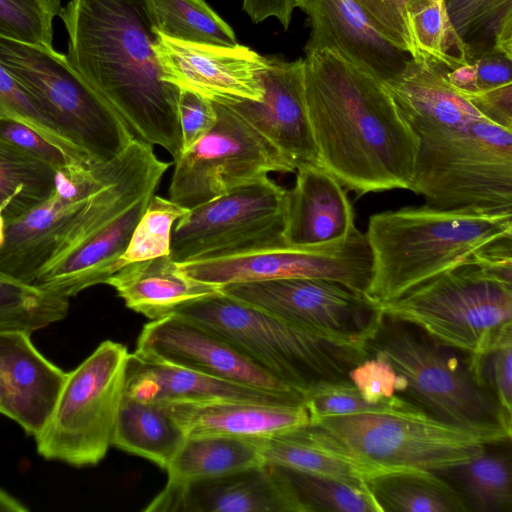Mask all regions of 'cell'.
Returning <instances> with one entry per match:
<instances>
[{
  "instance_id": "1",
  "label": "cell",
  "mask_w": 512,
  "mask_h": 512,
  "mask_svg": "<svg viewBox=\"0 0 512 512\" xmlns=\"http://www.w3.org/2000/svg\"><path fill=\"white\" fill-rule=\"evenodd\" d=\"M447 70L411 57L385 84L418 139L410 190L440 209L512 212V130L484 116Z\"/></svg>"
},
{
  "instance_id": "2",
  "label": "cell",
  "mask_w": 512,
  "mask_h": 512,
  "mask_svg": "<svg viewBox=\"0 0 512 512\" xmlns=\"http://www.w3.org/2000/svg\"><path fill=\"white\" fill-rule=\"evenodd\" d=\"M303 59L319 165L357 197L410 190L418 139L385 85L328 50Z\"/></svg>"
},
{
  "instance_id": "3",
  "label": "cell",
  "mask_w": 512,
  "mask_h": 512,
  "mask_svg": "<svg viewBox=\"0 0 512 512\" xmlns=\"http://www.w3.org/2000/svg\"><path fill=\"white\" fill-rule=\"evenodd\" d=\"M67 57L126 122L135 139L183 153L180 89L165 82L154 51L157 31L142 0H70L59 16Z\"/></svg>"
},
{
  "instance_id": "4",
  "label": "cell",
  "mask_w": 512,
  "mask_h": 512,
  "mask_svg": "<svg viewBox=\"0 0 512 512\" xmlns=\"http://www.w3.org/2000/svg\"><path fill=\"white\" fill-rule=\"evenodd\" d=\"M366 295L392 301L492 243L512 236V212L408 206L370 216Z\"/></svg>"
},
{
  "instance_id": "5",
  "label": "cell",
  "mask_w": 512,
  "mask_h": 512,
  "mask_svg": "<svg viewBox=\"0 0 512 512\" xmlns=\"http://www.w3.org/2000/svg\"><path fill=\"white\" fill-rule=\"evenodd\" d=\"M364 349L367 357L380 356L391 364L403 380V397L428 416L486 444L510 442L512 415L476 380L469 354L383 313Z\"/></svg>"
},
{
  "instance_id": "6",
  "label": "cell",
  "mask_w": 512,
  "mask_h": 512,
  "mask_svg": "<svg viewBox=\"0 0 512 512\" xmlns=\"http://www.w3.org/2000/svg\"><path fill=\"white\" fill-rule=\"evenodd\" d=\"M379 307L438 342L467 354L479 351L512 326V236Z\"/></svg>"
},
{
  "instance_id": "7",
  "label": "cell",
  "mask_w": 512,
  "mask_h": 512,
  "mask_svg": "<svg viewBox=\"0 0 512 512\" xmlns=\"http://www.w3.org/2000/svg\"><path fill=\"white\" fill-rule=\"evenodd\" d=\"M171 313L220 335L303 398L321 384L350 381L349 371L367 357L360 343L290 322L221 290Z\"/></svg>"
},
{
  "instance_id": "8",
  "label": "cell",
  "mask_w": 512,
  "mask_h": 512,
  "mask_svg": "<svg viewBox=\"0 0 512 512\" xmlns=\"http://www.w3.org/2000/svg\"><path fill=\"white\" fill-rule=\"evenodd\" d=\"M0 63L94 162H111L135 139L108 101L53 46L0 36Z\"/></svg>"
},
{
  "instance_id": "9",
  "label": "cell",
  "mask_w": 512,
  "mask_h": 512,
  "mask_svg": "<svg viewBox=\"0 0 512 512\" xmlns=\"http://www.w3.org/2000/svg\"><path fill=\"white\" fill-rule=\"evenodd\" d=\"M130 353L105 340L68 372L56 404L34 436L44 459L81 468L97 465L112 446Z\"/></svg>"
},
{
  "instance_id": "10",
  "label": "cell",
  "mask_w": 512,
  "mask_h": 512,
  "mask_svg": "<svg viewBox=\"0 0 512 512\" xmlns=\"http://www.w3.org/2000/svg\"><path fill=\"white\" fill-rule=\"evenodd\" d=\"M309 425L352 458L392 471L442 472L488 445L426 413H364L322 418Z\"/></svg>"
},
{
  "instance_id": "11",
  "label": "cell",
  "mask_w": 512,
  "mask_h": 512,
  "mask_svg": "<svg viewBox=\"0 0 512 512\" xmlns=\"http://www.w3.org/2000/svg\"><path fill=\"white\" fill-rule=\"evenodd\" d=\"M213 105L215 125L174 162L169 199L187 209L271 172L295 173L284 156L233 109Z\"/></svg>"
},
{
  "instance_id": "12",
  "label": "cell",
  "mask_w": 512,
  "mask_h": 512,
  "mask_svg": "<svg viewBox=\"0 0 512 512\" xmlns=\"http://www.w3.org/2000/svg\"><path fill=\"white\" fill-rule=\"evenodd\" d=\"M286 190L266 177L189 209L173 226L171 259L182 264L285 243Z\"/></svg>"
},
{
  "instance_id": "13",
  "label": "cell",
  "mask_w": 512,
  "mask_h": 512,
  "mask_svg": "<svg viewBox=\"0 0 512 512\" xmlns=\"http://www.w3.org/2000/svg\"><path fill=\"white\" fill-rule=\"evenodd\" d=\"M185 276L218 287L268 280L309 278L334 281L366 294L372 256L358 228L344 241L323 247L286 243L178 264Z\"/></svg>"
},
{
  "instance_id": "14",
  "label": "cell",
  "mask_w": 512,
  "mask_h": 512,
  "mask_svg": "<svg viewBox=\"0 0 512 512\" xmlns=\"http://www.w3.org/2000/svg\"><path fill=\"white\" fill-rule=\"evenodd\" d=\"M220 290L290 322L362 345L382 314L366 294L323 279L246 282Z\"/></svg>"
},
{
  "instance_id": "15",
  "label": "cell",
  "mask_w": 512,
  "mask_h": 512,
  "mask_svg": "<svg viewBox=\"0 0 512 512\" xmlns=\"http://www.w3.org/2000/svg\"><path fill=\"white\" fill-rule=\"evenodd\" d=\"M134 353L242 385L303 397L220 335L174 313L146 323Z\"/></svg>"
},
{
  "instance_id": "16",
  "label": "cell",
  "mask_w": 512,
  "mask_h": 512,
  "mask_svg": "<svg viewBox=\"0 0 512 512\" xmlns=\"http://www.w3.org/2000/svg\"><path fill=\"white\" fill-rule=\"evenodd\" d=\"M154 51L163 80L180 90L220 104L263 97L265 59L247 46L187 42L157 32Z\"/></svg>"
},
{
  "instance_id": "17",
  "label": "cell",
  "mask_w": 512,
  "mask_h": 512,
  "mask_svg": "<svg viewBox=\"0 0 512 512\" xmlns=\"http://www.w3.org/2000/svg\"><path fill=\"white\" fill-rule=\"evenodd\" d=\"M146 512H306L277 466L264 463L221 476L167 482Z\"/></svg>"
},
{
  "instance_id": "18",
  "label": "cell",
  "mask_w": 512,
  "mask_h": 512,
  "mask_svg": "<svg viewBox=\"0 0 512 512\" xmlns=\"http://www.w3.org/2000/svg\"><path fill=\"white\" fill-rule=\"evenodd\" d=\"M264 59L262 99L223 105L262 134L295 171L303 165H319L305 100L304 59L288 61L276 55Z\"/></svg>"
},
{
  "instance_id": "19",
  "label": "cell",
  "mask_w": 512,
  "mask_h": 512,
  "mask_svg": "<svg viewBox=\"0 0 512 512\" xmlns=\"http://www.w3.org/2000/svg\"><path fill=\"white\" fill-rule=\"evenodd\" d=\"M296 7L310 27L306 54L331 51L384 85L395 80L411 58L381 36L352 0H295Z\"/></svg>"
},
{
  "instance_id": "20",
  "label": "cell",
  "mask_w": 512,
  "mask_h": 512,
  "mask_svg": "<svg viewBox=\"0 0 512 512\" xmlns=\"http://www.w3.org/2000/svg\"><path fill=\"white\" fill-rule=\"evenodd\" d=\"M295 173L286 190L285 243L323 247L346 240L357 228L348 191L320 165H303Z\"/></svg>"
},
{
  "instance_id": "21",
  "label": "cell",
  "mask_w": 512,
  "mask_h": 512,
  "mask_svg": "<svg viewBox=\"0 0 512 512\" xmlns=\"http://www.w3.org/2000/svg\"><path fill=\"white\" fill-rule=\"evenodd\" d=\"M153 194L142 197L79 243L51 258L34 285L69 299L87 288L106 284L123 267L122 256Z\"/></svg>"
},
{
  "instance_id": "22",
  "label": "cell",
  "mask_w": 512,
  "mask_h": 512,
  "mask_svg": "<svg viewBox=\"0 0 512 512\" xmlns=\"http://www.w3.org/2000/svg\"><path fill=\"white\" fill-rule=\"evenodd\" d=\"M32 333L0 331V370L8 391V418L29 436L45 425L68 372L47 359L33 344Z\"/></svg>"
},
{
  "instance_id": "23",
  "label": "cell",
  "mask_w": 512,
  "mask_h": 512,
  "mask_svg": "<svg viewBox=\"0 0 512 512\" xmlns=\"http://www.w3.org/2000/svg\"><path fill=\"white\" fill-rule=\"evenodd\" d=\"M125 396L156 404L251 401L303 403L300 395L279 394L216 378L130 353Z\"/></svg>"
},
{
  "instance_id": "24",
  "label": "cell",
  "mask_w": 512,
  "mask_h": 512,
  "mask_svg": "<svg viewBox=\"0 0 512 512\" xmlns=\"http://www.w3.org/2000/svg\"><path fill=\"white\" fill-rule=\"evenodd\" d=\"M165 405L187 437H265L310 423L303 403L226 400Z\"/></svg>"
},
{
  "instance_id": "25",
  "label": "cell",
  "mask_w": 512,
  "mask_h": 512,
  "mask_svg": "<svg viewBox=\"0 0 512 512\" xmlns=\"http://www.w3.org/2000/svg\"><path fill=\"white\" fill-rule=\"evenodd\" d=\"M90 196L75 200L54 189L44 201L6 223L0 271L34 285L75 214Z\"/></svg>"
},
{
  "instance_id": "26",
  "label": "cell",
  "mask_w": 512,
  "mask_h": 512,
  "mask_svg": "<svg viewBox=\"0 0 512 512\" xmlns=\"http://www.w3.org/2000/svg\"><path fill=\"white\" fill-rule=\"evenodd\" d=\"M106 284L115 289L126 307L150 320L220 291L218 286L185 276L170 255L126 264Z\"/></svg>"
},
{
  "instance_id": "27",
  "label": "cell",
  "mask_w": 512,
  "mask_h": 512,
  "mask_svg": "<svg viewBox=\"0 0 512 512\" xmlns=\"http://www.w3.org/2000/svg\"><path fill=\"white\" fill-rule=\"evenodd\" d=\"M187 436L165 404L123 397L112 446L167 469Z\"/></svg>"
},
{
  "instance_id": "28",
  "label": "cell",
  "mask_w": 512,
  "mask_h": 512,
  "mask_svg": "<svg viewBox=\"0 0 512 512\" xmlns=\"http://www.w3.org/2000/svg\"><path fill=\"white\" fill-rule=\"evenodd\" d=\"M369 490L382 512H467L460 492L438 473L404 469L378 475L368 481Z\"/></svg>"
},
{
  "instance_id": "29",
  "label": "cell",
  "mask_w": 512,
  "mask_h": 512,
  "mask_svg": "<svg viewBox=\"0 0 512 512\" xmlns=\"http://www.w3.org/2000/svg\"><path fill=\"white\" fill-rule=\"evenodd\" d=\"M264 463L256 437H187L166 469L167 482L211 478Z\"/></svg>"
},
{
  "instance_id": "30",
  "label": "cell",
  "mask_w": 512,
  "mask_h": 512,
  "mask_svg": "<svg viewBox=\"0 0 512 512\" xmlns=\"http://www.w3.org/2000/svg\"><path fill=\"white\" fill-rule=\"evenodd\" d=\"M469 61L489 53L512 59V0H445Z\"/></svg>"
},
{
  "instance_id": "31",
  "label": "cell",
  "mask_w": 512,
  "mask_h": 512,
  "mask_svg": "<svg viewBox=\"0 0 512 512\" xmlns=\"http://www.w3.org/2000/svg\"><path fill=\"white\" fill-rule=\"evenodd\" d=\"M484 450L470 460L442 471L457 482L469 510L510 512L512 510L511 457L509 452Z\"/></svg>"
},
{
  "instance_id": "32",
  "label": "cell",
  "mask_w": 512,
  "mask_h": 512,
  "mask_svg": "<svg viewBox=\"0 0 512 512\" xmlns=\"http://www.w3.org/2000/svg\"><path fill=\"white\" fill-rule=\"evenodd\" d=\"M153 28L187 42L238 44L233 29L204 0H142Z\"/></svg>"
},
{
  "instance_id": "33",
  "label": "cell",
  "mask_w": 512,
  "mask_h": 512,
  "mask_svg": "<svg viewBox=\"0 0 512 512\" xmlns=\"http://www.w3.org/2000/svg\"><path fill=\"white\" fill-rule=\"evenodd\" d=\"M55 172L51 166L0 139V208L6 223L51 195Z\"/></svg>"
},
{
  "instance_id": "34",
  "label": "cell",
  "mask_w": 512,
  "mask_h": 512,
  "mask_svg": "<svg viewBox=\"0 0 512 512\" xmlns=\"http://www.w3.org/2000/svg\"><path fill=\"white\" fill-rule=\"evenodd\" d=\"M69 299L0 271V331L30 333L66 318Z\"/></svg>"
},
{
  "instance_id": "35",
  "label": "cell",
  "mask_w": 512,
  "mask_h": 512,
  "mask_svg": "<svg viewBox=\"0 0 512 512\" xmlns=\"http://www.w3.org/2000/svg\"><path fill=\"white\" fill-rule=\"evenodd\" d=\"M277 467L294 488L306 512H382L371 492L334 479Z\"/></svg>"
},
{
  "instance_id": "36",
  "label": "cell",
  "mask_w": 512,
  "mask_h": 512,
  "mask_svg": "<svg viewBox=\"0 0 512 512\" xmlns=\"http://www.w3.org/2000/svg\"><path fill=\"white\" fill-rule=\"evenodd\" d=\"M410 26L416 48L448 70L469 63L466 48L446 11L445 0H437L414 12Z\"/></svg>"
},
{
  "instance_id": "37",
  "label": "cell",
  "mask_w": 512,
  "mask_h": 512,
  "mask_svg": "<svg viewBox=\"0 0 512 512\" xmlns=\"http://www.w3.org/2000/svg\"><path fill=\"white\" fill-rule=\"evenodd\" d=\"M303 404L308 411L310 423L327 417L364 413H425L402 396L386 403L371 404L362 397L351 381L316 386L304 395Z\"/></svg>"
},
{
  "instance_id": "38",
  "label": "cell",
  "mask_w": 512,
  "mask_h": 512,
  "mask_svg": "<svg viewBox=\"0 0 512 512\" xmlns=\"http://www.w3.org/2000/svg\"><path fill=\"white\" fill-rule=\"evenodd\" d=\"M188 210L154 193L122 256L123 266L136 261L170 255L173 226Z\"/></svg>"
},
{
  "instance_id": "39",
  "label": "cell",
  "mask_w": 512,
  "mask_h": 512,
  "mask_svg": "<svg viewBox=\"0 0 512 512\" xmlns=\"http://www.w3.org/2000/svg\"><path fill=\"white\" fill-rule=\"evenodd\" d=\"M0 119L22 122L54 143L73 158L91 161L56 127L35 99L0 63Z\"/></svg>"
},
{
  "instance_id": "40",
  "label": "cell",
  "mask_w": 512,
  "mask_h": 512,
  "mask_svg": "<svg viewBox=\"0 0 512 512\" xmlns=\"http://www.w3.org/2000/svg\"><path fill=\"white\" fill-rule=\"evenodd\" d=\"M62 8L61 0H0V36L52 46L53 20Z\"/></svg>"
},
{
  "instance_id": "41",
  "label": "cell",
  "mask_w": 512,
  "mask_h": 512,
  "mask_svg": "<svg viewBox=\"0 0 512 512\" xmlns=\"http://www.w3.org/2000/svg\"><path fill=\"white\" fill-rule=\"evenodd\" d=\"M479 384L512 415V326L503 329L479 351L469 354Z\"/></svg>"
},
{
  "instance_id": "42",
  "label": "cell",
  "mask_w": 512,
  "mask_h": 512,
  "mask_svg": "<svg viewBox=\"0 0 512 512\" xmlns=\"http://www.w3.org/2000/svg\"><path fill=\"white\" fill-rule=\"evenodd\" d=\"M388 42L413 58L419 54L410 26L411 15L437 0H352Z\"/></svg>"
},
{
  "instance_id": "43",
  "label": "cell",
  "mask_w": 512,
  "mask_h": 512,
  "mask_svg": "<svg viewBox=\"0 0 512 512\" xmlns=\"http://www.w3.org/2000/svg\"><path fill=\"white\" fill-rule=\"evenodd\" d=\"M351 383L371 404H382L399 397L404 389L402 378L380 356H368L348 374Z\"/></svg>"
},
{
  "instance_id": "44",
  "label": "cell",
  "mask_w": 512,
  "mask_h": 512,
  "mask_svg": "<svg viewBox=\"0 0 512 512\" xmlns=\"http://www.w3.org/2000/svg\"><path fill=\"white\" fill-rule=\"evenodd\" d=\"M0 139L23 153L51 166L55 171L80 161L47 140L32 127L11 119H0Z\"/></svg>"
},
{
  "instance_id": "45",
  "label": "cell",
  "mask_w": 512,
  "mask_h": 512,
  "mask_svg": "<svg viewBox=\"0 0 512 512\" xmlns=\"http://www.w3.org/2000/svg\"><path fill=\"white\" fill-rule=\"evenodd\" d=\"M178 117L183 150L202 138L216 123L213 102L197 93L180 90Z\"/></svg>"
},
{
  "instance_id": "46",
  "label": "cell",
  "mask_w": 512,
  "mask_h": 512,
  "mask_svg": "<svg viewBox=\"0 0 512 512\" xmlns=\"http://www.w3.org/2000/svg\"><path fill=\"white\" fill-rule=\"evenodd\" d=\"M465 95L488 119L512 130V83Z\"/></svg>"
},
{
  "instance_id": "47",
  "label": "cell",
  "mask_w": 512,
  "mask_h": 512,
  "mask_svg": "<svg viewBox=\"0 0 512 512\" xmlns=\"http://www.w3.org/2000/svg\"><path fill=\"white\" fill-rule=\"evenodd\" d=\"M471 62L476 67L477 92L512 83L511 58L500 53H489Z\"/></svg>"
},
{
  "instance_id": "48",
  "label": "cell",
  "mask_w": 512,
  "mask_h": 512,
  "mask_svg": "<svg viewBox=\"0 0 512 512\" xmlns=\"http://www.w3.org/2000/svg\"><path fill=\"white\" fill-rule=\"evenodd\" d=\"M242 6L254 24L274 17L287 29L295 9V0H243Z\"/></svg>"
},
{
  "instance_id": "49",
  "label": "cell",
  "mask_w": 512,
  "mask_h": 512,
  "mask_svg": "<svg viewBox=\"0 0 512 512\" xmlns=\"http://www.w3.org/2000/svg\"><path fill=\"white\" fill-rule=\"evenodd\" d=\"M447 79L457 90L464 94H474L478 91L476 67L473 62L447 70Z\"/></svg>"
},
{
  "instance_id": "50",
  "label": "cell",
  "mask_w": 512,
  "mask_h": 512,
  "mask_svg": "<svg viewBox=\"0 0 512 512\" xmlns=\"http://www.w3.org/2000/svg\"><path fill=\"white\" fill-rule=\"evenodd\" d=\"M29 508L17 497L0 488V512H27Z\"/></svg>"
},
{
  "instance_id": "51",
  "label": "cell",
  "mask_w": 512,
  "mask_h": 512,
  "mask_svg": "<svg viewBox=\"0 0 512 512\" xmlns=\"http://www.w3.org/2000/svg\"><path fill=\"white\" fill-rule=\"evenodd\" d=\"M8 412V391L4 376L0 370V414L7 416Z\"/></svg>"
},
{
  "instance_id": "52",
  "label": "cell",
  "mask_w": 512,
  "mask_h": 512,
  "mask_svg": "<svg viewBox=\"0 0 512 512\" xmlns=\"http://www.w3.org/2000/svg\"><path fill=\"white\" fill-rule=\"evenodd\" d=\"M6 221L3 216L2 209L0 208V248L3 246L5 241Z\"/></svg>"
}]
</instances>
